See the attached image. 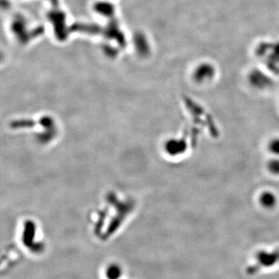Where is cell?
Here are the masks:
<instances>
[{"label": "cell", "mask_w": 279, "mask_h": 279, "mask_svg": "<svg viewBox=\"0 0 279 279\" xmlns=\"http://www.w3.org/2000/svg\"><path fill=\"white\" fill-rule=\"evenodd\" d=\"M121 268L119 265H108L105 269V277L106 279H118L121 276Z\"/></svg>", "instance_id": "cell-1"}]
</instances>
